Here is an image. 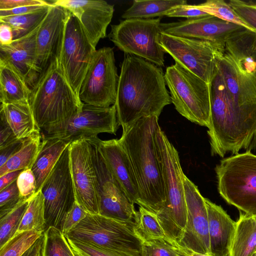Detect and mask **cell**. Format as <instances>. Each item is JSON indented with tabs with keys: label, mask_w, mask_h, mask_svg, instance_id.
<instances>
[{
	"label": "cell",
	"mask_w": 256,
	"mask_h": 256,
	"mask_svg": "<svg viewBox=\"0 0 256 256\" xmlns=\"http://www.w3.org/2000/svg\"><path fill=\"white\" fill-rule=\"evenodd\" d=\"M211 154L256 149V56L251 41L232 34L218 49L209 84Z\"/></svg>",
	"instance_id": "6da1fadb"
},
{
	"label": "cell",
	"mask_w": 256,
	"mask_h": 256,
	"mask_svg": "<svg viewBox=\"0 0 256 256\" xmlns=\"http://www.w3.org/2000/svg\"><path fill=\"white\" fill-rule=\"evenodd\" d=\"M171 102L162 69L142 58L125 54L114 104L122 130L143 117H159Z\"/></svg>",
	"instance_id": "7a4b0ae2"
},
{
	"label": "cell",
	"mask_w": 256,
	"mask_h": 256,
	"mask_svg": "<svg viewBox=\"0 0 256 256\" xmlns=\"http://www.w3.org/2000/svg\"><path fill=\"white\" fill-rule=\"evenodd\" d=\"M158 120L156 116L143 117L122 130L119 139L128 154L138 186L137 204L156 214L166 200L157 148Z\"/></svg>",
	"instance_id": "3957f363"
},
{
	"label": "cell",
	"mask_w": 256,
	"mask_h": 256,
	"mask_svg": "<svg viewBox=\"0 0 256 256\" xmlns=\"http://www.w3.org/2000/svg\"><path fill=\"white\" fill-rule=\"evenodd\" d=\"M29 104L38 127L44 130L70 120L84 104L68 80L57 58L32 89Z\"/></svg>",
	"instance_id": "277c9868"
},
{
	"label": "cell",
	"mask_w": 256,
	"mask_h": 256,
	"mask_svg": "<svg viewBox=\"0 0 256 256\" xmlns=\"http://www.w3.org/2000/svg\"><path fill=\"white\" fill-rule=\"evenodd\" d=\"M156 138L166 192L165 205L156 215L166 238L172 244H178L184 234L187 218L184 174L177 150L160 126Z\"/></svg>",
	"instance_id": "5b68a950"
},
{
	"label": "cell",
	"mask_w": 256,
	"mask_h": 256,
	"mask_svg": "<svg viewBox=\"0 0 256 256\" xmlns=\"http://www.w3.org/2000/svg\"><path fill=\"white\" fill-rule=\"evenodd\" d=\"M215 171L220 196L244 213L256 216V155L246 152L224 158Z\"/></svg>",
	"instance_id": "8992f818"
},
{
	"label": "cell",
	"mask_w": 256,
	"mask_h": 256,
	"mask_svg": "<svg viewBox=\"0 0 256 256\" xmlns=\"http://www.w3.org/2000/svg\"><path fill=\"white\" fill-rule=\"evenodd\" d=\"M64 236L72 240L132 256H141L142 242L136 233L134 221L124 222L88 214Z\"/></svg>",
	"instance_id": "52a82bcc"
},
{
	"label": "cell",
	"mask_w": 256,
	"mask_h": 256,
	"mask_svg": "<svg viewBox=\"0 0 256 256\" xmlns=\"http://www.w3.org/2000/svg\"><path fill=\"white\" fill-rule=\"evenodd\" d=\"M164 79L176 110L191 122L208 128L209 84L176 62L166 68Z\"/></svg>",
	"instance_id": "ba28073f"
},
{
	"label": "cell",
	"mask_w": 256,
	"mask_h": 256,
	"mask_svg": "<svg viewBox=\"0 0 256 256\" xmlns=\"http://www.w3.org/2000/svg\"><path fill=\"white\" fill-rule=\"evenodd\" d=\"M160 19H126L118 24L112 25L108 36L126 54L164 66L165 52L160 42L162 32Z\"/></svg>",
	"instance_id": "9c48e42d"
},
{
	"label": "cell",
	"mask_w": 256,
	"mask_h": 256,
	"mask_svg": "<svg viewBox=\"0 0 256 256\" xmlns=\"http://www.w3.org/2000/svg\"><path fill=\"white\" fill-rule=\"evenodd\" d=\"M96 50L80 22L69 12L56 58L68 80L78 95Z\"/></svg>",
	"instance_id": "30bf717a"
},
{
	"label": "cell",
	"mask_w": 256,
	"mask_h": 256,
	"mask_svg": "<svg viewBox=\"0 0 256 256\" xmlns=\"http://www.w3.org/2000/svg\"><path fill=\"white\" fill-rule=\"evenodd\" d=\"M119 80L113 48L96 50L80 87L84 104L101 108L115 104Z\"/></svg>",
	"instance_id": "8fae6325"
},
{
	"label": "cell",
	"mask_w": 256,
	"mask_h": 256,
	"mask_svg": "<svg viewBox=\"0 0 256 256\" xmlns=\"http://www.w3.org/2000/svg\"><path fill=\"white\" fill-rule=\"evenodd\" d=\"M118 126L115 104L101 108L84 104L82 110L70 120L44 131L46 136L72 142L90 140L100 133L116 134Z\"/></svg>",
	"instance_id": "7c38bea8"
},
{
	"label": "cell",
	"mask_w": 256,
	"mask_h": 256,
	"mask_svg": "<svg viewBox=\"0 0 256 256\" xmlns=\"http://www.w3.org/2000/svg\"><path fill=\"white\" fill-rule=\"evenodd\" d=\"M160 45L178 64L210 84L215 68L218 50L212 43L162 32Z\"/></svg>",
	"instance_id": "4fadbf2b"
},
{
	"label": "cell",
	"mask_w": 256,
	"mask_h": 256,
	"mask_svg": "<svg viewBox=\"0 0 256 256\" xmlns=\"http://www.w3.org/2000/svg\"><path fill=\"white\" fill-rule=\"evenodd\" d=\"M40 190L44 200L46 228L54 226L60 230L66 214L76 202L68 146L62 154Z\"/></svg>",
	"instance_id": "5bb4252c"
},
{
	"label": "cell",
	"mask_w": 256,
	"mask_h": 256,
	"mask_svg": "<svg viewBox=\"0 0 256 256\" xmlns=\"http://www.w3.org/2000/svg\"><path fill=\"white\" fill-rule=\"evenodd\" d=\"M68 148L76 202L88 214H100L92 145L81 139L71 142Z\"/></svg>",
	"instance_id": "9a60e30c"
},
{
	"label": "cell",
	"mask_w": 256,
	"mask_h": 256,
	"mask_svg": "<svg viewBox=\"0 0 256 256\" xmlns=\"http://www.w3.org/2000/svg\"><path fill=\"white\" fill-rule=\"evenodd\" d=\"M91 144L100 214L122 221H134L136 212L134 204L128 199L97 148Z\"/></svg>",
	"instance_id": "2e32d148"
},
{
	"label": "cell",
	"mask_w": 256,
	"mask_h": 256,
	"mask_svg": "<svg viewBox=\"0 0 256 256\" xmlns=\"http://www.w3.org/2000/svg\"><path fill=\"white\" fill-rule=\"evenodd\" d=\"M187 209L185 229L177 244L188 250L210 254L208 220L205 198L196 186L184 175Z\"/></svg>",
	"instance_id": "e0dca14e"
},
{
	"label": "cell",
	"mask_w": 256,
	"mask_h": 256,
	"mask_svg": "<svg viewBox=\"0 0 256 256\" xmlns=\"http://www.w3.org/2000/svg\"><path fill=\"white\" fill-rule=\"evenodd\" d=\"M162 28L164 33L207 41L219 48L224 46L230 35L245 28L212 15L177 22L162 23Z\"/></svg>",
	"instance_id": "ac0fdd59"
},
{
	"label": "cell",
	"mask_w": 256,
	"mask_h": 256,
	"mask_svg": "<svg viewBox=\"0 0 256 256\" xmlns=\"http://www.w3.org/2000/svg\"><path fill=\"white\" fill-rule=\"evenodd\" d=\"M54 4L66 8L81 24L93 46L106 36V30L114 12V6L102 0H56Z\"/></svg>",
	"instance_id": "d6986e66"
},
{
	"label": "cell",
	"mask_w": 256,
	"mask_h": 256,
	"mask_svg": "<svg viewBox=\"0 0 256 256\" xmlns=\"http://www.w3.org/2000/svg\"><path fill=\"white\" fill-rule=\"evenodd\" d=\"M68 14L69 11L65 8L52 4L38 28L36 36V64L42 74L57 57Z\"/></svg>",
	"instance_id": "ffe728a7"
},
{
	"label": "cell",
	"mask_w": 256,
	"mask_h": 256,
	"mask_svg": "<svg viewBox=\"0 0 256 256\" xmlns=\"http://www.w3.org/2000/svg\"><path fill=\"white\" fill-rule=\"evenodd\" d=\"M88 141L97 148L130 200L138 204V186L128 154L120 140H103L96 137Z\"/></svg>",
	"instance_id": "44dd1931"
},
{
	"label": "cell",
	"mask_w": 256,
	"mask_h": 256,
	"mask_svg": "<svg viewBox=\"0 0 256 256\" xmlns=\"http://www.w3.org/2000/svg\"><path fill=\"white\" fill-rule=\"evenodd\" d=\"M38 28L9 44L0 45V60L12 66L31 90L42 74L36 64V36Z\"/></svg>",
	"instance_id": "7402d4cb"
},
{
	"label": "cell",
	"mask_w": 256,
	"mask_h": 256,
	"mask_svg": "<svg viewBox=\"0 0 256 256\" xmlns=\"http://www.w3.org/2000/svg\"><path fill=\"white\" fill-rule=\"evenodd\" d=\"M205 202L208 214L210 254L230 256L236 222L220 206L206 198Z\"/></svg>",
	"instance_id": "603a6c76"
},
{
	"label": "cell",
	"mask_w": 256,
	"mask_h": 256,
	"mask_svg": "<svg viewBox=\"0 0 256 256\" xmlns=\"http://www.w3.org/2000/svg\"><path fill=\"white\" fill-rule=\"evenodd\" d=\"M70 142L42 136L39 152L32 168L36 182V193L40 190L57 162Z\"/></svg>",
	"instance_id": "cb8c5ba5"
},
{
	"label": "cell",
	"mask_w": 256,
	"mask_h": 256,
	"mask_svg": "<svg viewBox=\"0 0 256 256\" xmlns=\"http://www.w3.org/2000/svg\"><path fill=\"white\" fill-rule=\"evenodd\" d=\"M0 120H4L20 140H24L40 133L30 104H1Z\"/></svg>",
	"instance_id": "d4e9b609"
},
{
	"label": "cell",
	"mask_w": 256,
	"mask_h": 256,
	"mask_svg": "<svg viewBox=\"0 0 256 256\" xmlns=\"http://www.w3.org/2000/svg\"><path fill=\"white\" fill-rule=\"evenodd\" d=\"M32 90L23 78L10 64L0 60V101L1 104H29Z\"/></svg>",
	"instance_id": "484cf974"
},
{
	"label": "cell",
	"mask_w": 256,
	"mask_h": 256,
	"mask_svg": "<svg viewBox=\"0 0 256 256\" xmlns=\"http://www.w3.org/2000/svg\"><path fill=\"white\" fill-rule=\"evenodd\" d=\"M256 252V216L240 213L230 256H252Z\"/></svg>",
	"instance_id": "4316f807"
},
{
	"label": "cell",
	"mask_w": 256,
	"mask_h": 256,
	"mask_svg": "<svg viewBox=\"0 0 256 256\" xmlns=\"http://www.w3.org/2000/svg\"><path fill=\"white\" fill-rule=\"evenodd\" d=\"M186 4L184 0H134L122 17L125 20L158 18L166 16L174 7Z\"/></svg>",
	"instance_id": "83f0119b"
},
{
	"label": "cell",
	"mask_w": 256,
	"mask_h": 256,
	"mask_svg": "<svg viewBox=\"0 0 256 256\" xmlns=\"http://www.w3.org/2000/svg\"><path fill=\"white\" fill-rule=\"evenodd\" d=\"M42 141L40 132L25 139L22 148L0 166V176L10 172L32 169L39 152Z\"/></svg>",
	"instance_id": "f1b7e54d"
},
{
	"label": "cell",
	"mask_w": 256,
	"mask_h": 256,
	"mask_svg": "<svg viewBox=\"0 0 256 256\" xmlns=\"http://www.w3.org/2000/svg\"><path fill=\"white\" fill-rule=\"evenodd\" d=\"M52 4V3L26 14L0 17V22L6 24L10 27L13 40L20 38L28 35L39 27Z\"/></svg>",
	"instance_id": "f546056e"
},
{
	"label": "cell",
	"mask_w": 256,
	"mask_h": 256,
	"mask_svg": "<svg viewBox=\"0 0 256 256\" xmlns=\"http://www.w3.org/2000/svg\"><path fill=\"white\" fill-rule=\"evenodd\" d=\"M46 229L44 200L43 194L40 190L30 199L26 210L15 235L33 230L44 232Z\"/></svg>",
	"instance_id": "4dcf8cb0"
},
{
	"label": "cell",
	"mask_w": 256,
	"mask_h": 256,
	"mask_svg": "<svg viewBox=\"0 0 256 256\" xmlns=\"http://www.w3.org/2000/svg\"><path fill=\"white\" fill-rule=\"evenodd\" d=\"M134 221L136 233L142 242L166 238L164 230L156 213L140 206Z\"/></svg>",
	"instance_id": "1f68e13d"
},
{
	"label": "cell",
	"mask_w": 256,
	"mask_h": 256,
	"mask_svg": "<svg viewBox=\"0 0 256 256\" xmlns=\"http://www.w3.org/2000/svg\"><path fill=\"white\" fill-rule=\"evenodd\" d=\"M194 6L220 19L240 26L252 32H256L244 22L232 8L228 3L223 0H208Z\"/></svg>",
	"instance_id": "d6a6232c"
},
{
	"label": "cell",
	"mask_w": 256,
	"mask_h": 256,
	"mask_svg": "<svg viewBox=\"0 0 256 256\" xmlns=\"http://www.w3.org/2000/svg\"><path fill=\"white\" fill-rule=\"evenodd\" d=\"M44 232L33 230L14 236L0 248V256H22L44 234Z\"/></svg>",
	"instance_id": "836d02e7"
},
{
	"label": "cell",
	"mask_w": 256,
	"mask_h": 256,
	"mask_svg": "<svg viewBox=\"0 0 256 256\" xmlns=\"http://www.w3.org/2000/svg\"><path fill=\"white\" fill-rule=\"evenodd\" d=\"M30 198L24 200L12 210L0 217V248L15 235Z\"/></svg>",
	"instance_id": "e575fe53"
},
{
	"label": "cell",
	"mask_w": 256,
	"mask_h": 256,
	"mask_svg": "<svg viewBox=\"0 0 256 256\" xmlns=\"http://www.w3.org/2000/svg\"><path fill=\"white\" fill-rule=\"evenodd\" d=\"M43 246L46 256H75L64 234L54 226L44 231Z\"/></svg>",
	"instance_id": "d590c367"
},
{
	"label": "cell",
	"mask_w": 256,
	"mask_h": 256,
	"mask_svg": "<svg viewBox=\"0 0 256 256\" xmlns=\"http://www.w3.org/2000/svg\"><path fill=\"white\" fill-rule=\"evenodd\" d=\"M141 256H178L174 245L166 238L143 241Z\"/></svg>",
	"instance_id": "8d00e7d4"
},
{
	"label": "cell",
	"mask_w": 256,
	"mask_h": 256,
	"mask_svg": "<svg viewBox=\"0 0 256 256\" xmlns=\"http://www.w3.org/2000/svg\"><path fill=\"white\" fill-rule=\"evenodd\" d=\"M26 200L28 199H25L20 196L16 180L0 190V217L12 210Z\"/></svg>",
	"instance_id": "74e56055"
},
{
	"label": "cell",
	"mask_w": 256,
	"mask_h": 256,
	"mask_svg": "<svg viewBox=\"0 0 256 256\" xmlns=\"http://www.w3.org/2000/svg\"><path fill=\"white\" fill-rule=\"evenodd\" d=\"M66 239L74 254L80 256H132L128 254L102 248L81 242L72 240L68 238Z\"/></svg>",
	"instance_id": "f35d334b"
},
{
	"label": "cell",
	"mask_w": 256,
	"mask_h": 256,
	"mask_svg": "<svg viewBox=\"0 0 256 256\" xmlns=\"http://www.w3.org/2000/svg\"><path fill=\"white\" fill-rule=\"evenodd\" d=\"M239 17L256 32V4L252 1L230 0L228 2Z\"/></svg>",
	"instance_id": "ab89813d"
},
{
	"label": "cell",
	"mask_w": 256,
	"mask_h": 256,
	"mask_svg": "<svg viewBox=\"0 0 256 256\" xmlns=\"http://www.w3.org/2000/svg\"><path fill=\"white\" fill-rule=\"evenodd\" d=\"M88 213L76 202L66 214L60 227V230L66 235L84 219Z\"/></svg>",
	"instance_id": "60d3db41"
},
{
	"label": "cell",
	"mask_w": 256,
	"mask_h": 256,
	"mask_svg": "<svg viewBox=\"0 0 256 256\" xmlns=\"http://www.w3.org/2000/svg\"><path fill=\"white\" fill-rule=\"evenodd\" d=\"M16 182L23 198L29 199L36 194V179L31 169L24 170L17 178Z\"/></svg>",
	"instance_id": "b9f144b4"
},
{
	"label": "cell",
	"mask_w": 256,
	"mask_h": 256,
	"mask_svg": "<svg viewBox=\"0 0 256 256\" xmlns=\"http://www.w3.org/2000/svg\"><path fill=\"white\" fill-rule=\"evenodd\" d=\"M208 14L196 8L194 5L185 4L174 7L167 13L168 17L186 18L187 19L200 18L209 16Z\"/></svg>",
	"instance_id": "7bdbcfd3"
},
{
	"label": "cell",
	"mask_w": 256,
	"mask_h": 256,
	"mask_svg": "<svg viewBox=\"0 0 256 256\" xmlns=\"http://www.w3.org/2000/svg\"><path fill=\"white\" fill-rule=\"evenodd\" d=\"M52 2L42 0H0V10H8L34 5H50Z\"/></svg>",
	"instance_id": "ee69618b"
},
{
	"label": "cell",
	"mask_w": 256,
	"mask_h": 256,
	"mask_svg": "<svg viewBox=\"0 0 256 256\" xmlns=\"http://www.w3.org/2000/svg\"><path fill=\"white\" fill-rule=\"evenodd\" d=\"M24 140L17 139L15 141L0 148V166L4 165L8 160L22 148Z\"/></svg>",
	"instance_id": "f6af8a7d"
},
{
	"label": "cell",
	"mask_w": 256,
	"mask_h": 256,
	"mask_svg": "<svg viewBox=\"0 0 256 256\" xmlns=\"http://www.w3.org/2000/svg\"><path fill=\"white\" fill-rule=\"evenodd\" d=\"M0 148H2L18 138L4 120H0Z\"/></svg>",
	"instance_id": "bcb514c9"
},
{
	"label": "cell",
	"mask_w": 256,
	"mask_h": 256,
	"mask_svg": "<svg viewBox=\"0 0 256 256\" xmlns=\"http://www.w3.org/2000/svg\"><path fill=\"white\" fill-rule=\"evenodd\" d=\"M49 5H34L19 7L8 10H0V17H5L30 13Z\"/></svg>",
	"instance_id": "7dc6e473"
},
{
	"label": "cell",
	"mask_w": 256,
	"mask_h": 256,
	"mask_svg": "<svg viewBox=\"0 0 256 256\" xmlns=\"http://www.w3.org/2000/svg\"><path fill=\"white\" fill-rule=\"evenodd\" d=\"M13 41V36L10 27L6 24L0 22V45H8Z\"/></svg>",
	"instance_id": "c3c4849f"
},
{
	"label": "cell",
	"mask_w": 256,
	"mask_h": 256,
	"mask_svg": "<svg viewBox=\"0 0 256 256\" xmlns=\"http://www.w3.org/2000/svg\"><path fill=\"white\" fill-rule=\"evenodd\" d=\"M22 171L23 170H19L10 172L0 176V190L16 181Z\"/></svg>",
	"instance_id": "681fc988"
},
{
	"label": "cell",
	"mask_w": 256,
	"mask_h": 256,
	"mask_svg": "<svg viewBox=\"0 0 256 256\" xmlns=\"http://www.w3.org/2000/svg\"><path fill=\"white\" fill-rule=\"evenodd\" d=\"M44 234L22 256H42Z\"/></svg>",
	"instance_id": "f907efd6"
},
{
	"label": "cell",
	"mask_w": 256,
	"mask_h": 256,
	"mask_svg": "<svg viewBox=\"0 0 256 256\" xmlns=\"http://www.w3.org/2000/svg\"><path fill=\"white\" fill-rule=\"evenodd\" d=\"M176 248L178 256H212L210 254L196 252L183 248L176 244H174Z\"/></svg>",
	"instance_id": "816d5d0a"
},
{
	"label": "cell",
	"mask_w": 256,
	"mask_h": 256,
	"mask_svg": "<svg viewBox=\"0 0 256 256\" xmlns=\"http://www.w3.org/2000/svg\"><path fill=\"white\" fill-rule=\"evenodd\" d=\"M253 48L254 53L256 56V33H254V35Z\"/></svg>",
	"instance_id": "f5cc1de1"
},
{
	"label": "cell",
	"mask_w": 256,
	"mask_h": 256,
	"mask_svg": "<svg viewBox=\"0 0 256 256\" xmlns=\"http://www.w3.org/2000/svg\"><path fill=\"white\" fill-rule=\"evenodd\" d=\"M44 243V242H43ZM42 256H46L45 250L42 244Z\"/></svg>",
	"instance_id": "db71d44e"
},
{
	"label": "cell",
	"mask_w": 256,
	"mask_h": 256,
	"mask_svg": "<svg viewBox=\"0 0 256 256\" xmlns=\"http://www.w3.org/2000/svg\"><path fill=\"white\" fill-rule=\"evenodd\" d=\"M255 254L256 252L254 254H253L252 256H255Z\"/></svg>",
	"instance_id": "11a10c76"
},
{
	"label": "cell",
	"mask_w": 256,
	"mask_h": 256,
	"mask_svg": "<svg viewBox=\"0 0 256 256\" xmlns=\"http://www.w3.org/2000/svg\"><path fill=\"white\" fill-rule=\"evenodd\" d=\"M255 256H256V254H255Z\"/></svg>",
	"instance_id": "9f6ffc18"
},
{
	"label": "cell",
	"mask_w": 256,
	"mask_h": 256,
	"mask_svg": "<svg viewBox=\"0 0 256 256\" xmlns=\"http://www.w3.org/2000/svg\"></svg>",
	"instance_id": "6f0895ef"
}]
</instances>
